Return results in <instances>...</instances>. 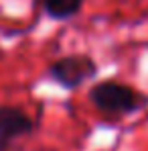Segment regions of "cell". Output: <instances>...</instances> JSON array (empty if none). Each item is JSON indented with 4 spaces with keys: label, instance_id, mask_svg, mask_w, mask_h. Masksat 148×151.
Instances as JSON below:
<instances>
[{
    "label": "cell",
    "instance_id": "6da1fadb",
    "mask_svg": "<svg viewBox=\"0 0 148 151\" xmlns=\"http://www.w3.org/2000/svg\"><path fill=\"white\" fill-rule=\"evenodd\" d=\"M89 98L106 114H128L136 112L142 104L144 96L138 94L134 88L120 82H101L89 90Z\"/></svg>",
    "mask_w": 148,
    "mask_h": 151
},
{
    "label": "cell",
    "instance_id": "7a4b0ae2",
    "mask_svg": "<svg viewBox=\"0 0 148 151\" xmlns=\"http://www.w3.org/2000/svg\"><path fill=\"white\" fill-rule=\"evenodd\" d=\"M96 72H98V65L87 55H67V57H61L55 63H51L49 68L51 78L69 90H73L77 86H81L83 82H87L89 78H93Z\"/></svg>",
    "mask_w": 148,
    "mask_h": 151
},
{
    "label": "cell",
    "instance_id": "3957f363",
    "mask_svg": "<svg viewBox=\"0 0 148 151\" xmlns=\"http://www.w3.org/2000/svg\"><path fill=\"white\" fill-rule=\"evenodd\" d=\"M28 133H33V121L23 110L0 106V151H8L18 137H25Z\"/></svg>",
    "mask_w": 148,
    "mask_h": 151
},
{
    "label": "cell",
    "instance_id": "277c9868",
    "mask_svg": "<svg viewBox=\"0 0 148 151\" xmlns=\"http://www.w3.org/2000/svg\"><path fill=\"white\" fill-rule=\"evenodd\" d=\"M43 4H45V10L53 19L63 21V19H69L81 10L83 0H43Z\"/></svg>",
    "mask_w": 148,
    "mask_h": 151
}]
</instances>
